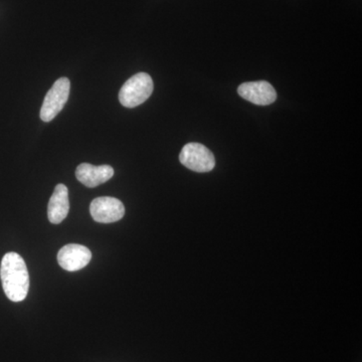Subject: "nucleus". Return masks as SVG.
Listing matches in <instances>:
<instances>
[{
  "label": "nucleus",
  "instance_id": "nucleus-4",
  "mask_svg": "<svg viewBox=\"0 0 362 362\" xmlns=\"http://www.w3.org/2000/svg\"><path fill=\"white\" fill-rule=\"evenodd\" d=\"M180 161L185 168L195 173H204L213 170L216 158L213 152L201 143H187L180 154Z\"/></svg>",
  "mask_w": 362,
  "mask_h": 362
},
{
  "label": "nucleus",
  "instance_id": "nucleus-5",
  "mask_svg": "<svg viewBox=\"0 0 362 362\" xmlns=\"http://www.w3.org/2000/svg\"><path fill=\"white\" fill-rule=\"evenodd\" d=\"M90 213L97 223H116L122 220L125 214V206L115 197H97L90 202Z\"/></svg>",
  "mask_w": 362,
  "mask_h": 362
},
{
  "label": "nucleus",
  "instance_id": "nucleus-2",
  "mask_svg": "<svg viewBox=\"0 0 362 362\" xmlns=\"http://www.w3.org/2000/svg\"><path fill=\"white\" fill-rule=\"evenodd\" d=\"M153 87V81L148 74H136L121 88L119 101L126 108H135L149 99Z\"/></svg>",
  "mask_w": 362,
  "mask_h": 362
},
{
  "label": "nucleus",
  "instance_id": "nucleus-8",
  "mask_svg": "<svg viewBox=\"0 0 362 362\" xmlns=\"http://www.w3.org/2000/svg\"><path fill=\"white\" fill-rule=\"evenodd\" d=\"M114 175V169L110 165L95 166L90 163H82L76 170V177L87 187H96L103 185Z\"/></svg>",
  "mask_w": 362,
  "mask_h": 362
},
{
  "label": "nucleus",
  "instance_id": "nucleus-3",
  "mask_svg": "<svg viewBox=\"0 0 362 362\" xmlns=\"http://www.w3.org/2000/svg\"><path fill=\"white\" fill-rule=\"evenodd\" d=\"M71 82L68 78H59L45 95L40 109V119L44 122H51L68 102L70 96Z\"/></svg>",
  "mask_w": 362,
  "mask_h": 362
},
{
  "label": "nucleus",
  "instance_id": "nucleus-1",
  "mask_svg": "<svg viewBox=\"0 0 362 362\" xmlns=\"http://www.w3.org/2000/svg\"><path fill=\"white\" fill-rule=\"evenodd\" d=\"M0 278L6 297L13 302H21L28 296L30 275L25 262L18 252L4 255L0 266Z\"/></svg>",
  "mask_w": 362,
  "mask_h": 362
},
{
  "label": "nucleus",
  "instance_id": "nucleus-6",
  "mask_svg": "<svg viewBox=\"0 0 362 362\" xmlns=\"http://www.w3.org/2000/svg\"><path fill=\"white\" fill-rule=\"evenodd\" d=\"M238 93L243 99L258 106L273 104L277 99V93L273 86L266 81L244 83L238 88Z\"/></svg>",
  "mask_w": 362,
  "mask_h": 362
},
{
  "label": "nucleus",
  "instance_id": "nucleus-9",
  "mask_svg": "<svg viewBox=\"0 0 362 362\" xmlns=\"http://www.w3.org/2000/svg\"><path fill=\"white\" fill-rule=\"evenodd\" d=\"M70 211L69 190L65 185H58L49 199L47 206V218L54 225H59L65 220Z\"/></svg>",
  "mask_w": 362,
  "mask_h": 362
},
{
  "label": "nucleus",
  "instance_id": "nucleus-7",
  "mask_svg": "<svg viewBox=\"0 0 362 362\" xmlns=\"http://www.w3.org/2000/svg\"><path fill=\"white\" fill-rule=\"evenodd\" d=\"M90 259L92 252L83 245H66L59 250L58 254L59 265L69 272L82 270L90 263Z\"/></svg>",
  "mask_w": 362,
  "mask_h": 362
}]
</instances>
